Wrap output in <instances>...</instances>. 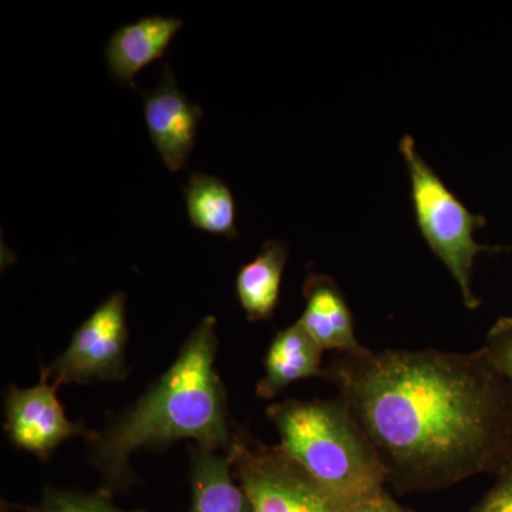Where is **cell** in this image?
<instances>
[{
  "mask_svg": "<svg viewBox=\"0 0 512 512\" xmlns=\"http://www.w3.org/2000/svg\"><path fill=\"white\" fill-rule=\"evenodd\" d=\"M268 416L281 450L340 503L353 507L386 491L382 461L340 397L286 400Z\"/></svg>",
  "mask_w": 512,
  "mask_h": 512,
  "instance_id": "obj_3",
  "label": "cell"
},
{
  "mask_svg": "<svg viewBox=\"0 0 512 512\" xmlns=\"http://www.w3.org/2000/svg\"><path fill=\"white\" fill-rule=\"evenodd\" d=\"M184 198L192 227L218 237H238L237 204L224 181L195 171L185 185Z\"/></svg>",
  "mask_w": 512,
  "mask_h": 512,
  "instance_id": "obj_14",
  "label": "cell"
},
{
  "mask_svg": "<svg viewBox=\"0 0 512 512\" xmlns=\"http://www.w3.org/2000/svg\"><path fill=\"white\" fill-rule=\"evenodd\" d=\"M229 456L254 512L349 511L279 446H266L237 431Z\"/></svg>",
  "mask_w": 512,
  "mask_h": 512,
  "instance_id": "obj_5",
  "label": "cell"
},
{
  "mask_svg": "<svg viewBox=\"0 0 512 512\" xmlns=\"http://www.w3.org/2000/svg\"><path fill=\"white\" fill-rule=\"evenodd\" d=\"M184 22L178 18L148 16L113 33L106 47V62L111 74L121 83L136 87L140 70L167 52Z\"/></svg>",
  "mask_w": 512,
  "mask_h": 512,
  "instance_id": "obj_9",
  "label": "cell"
},
{
  "mask_svg": "<svg viewBox=\"0 0 512 512\" xmlns=\"http://www.w3.org/2000/svg\"><path fill=\"white\" fill-rule=\"evenodd\" d=\"M412 183V198L417 225L431 251L446 265L456 279L463 303L468 309H477L480 299L473 288V269L477 255L487 251L478 244L476 231L485 220L457 200L439 175L424 161L410 136L399 144Z\"/></svg>",
  "mask_w": 512,
  "mask_h": 512,
  "instance_id": "obj_4",
  "label": "cell"
},
{
  "mask_svg": "<svg viewBox=\"0 0 512 512\" xmlns=\"http://www.w3.org/2000/svg\"><path fill=\"white\" fill-rule=\"evenodd\" d=\"M303 291L306 306L299 323L320 348L343 353L365 349L357 342L352 315L338 286L326 276L313 275Z\"/></svg>",
  "mask_w": 512,
  "mask_h": 512,
  "instance_id": "obj_10",
  "label": "cell"
},
{
  "mask_svg": "<svg viewBox=\"0 0 512 512\" xmlns=\"http://www.w3.org/2000/svg\"><path fill=\"white\" fill-rule=\"evenodd\" d=\"M190 483L191 512H254L244 488L235 483L229 453L192 448Z\"/></svg>",
  "mask_w": 512,
  "mask_h": 512,
  "instance_id": "obj_12",
  "label": "cell"
},
{
  "mask_svg": "<svg viewBox=\"0 0 512 512\" xmlns=\"http://www.w3.org/2000/svg\"><path fill=\"white\" fill-rule=\"evenodd\" d=\"M144 113L153 146L165 167L180 171L195 144L204 113L181 92L170 64L165 63L156 89L144 92Z\"/></svg>",
  "mask_w": 512,
  "mask_h": 512,
  "instance_id": "obj_8",
  "label": "cell"
},
{
  "mask_svg": "<svg viewBox=\"0 0 512 512\" xmlns=\"http://www.w3.org/2000/svg\"><path fill=\"white\" fill-rule=\"evenodd\" d=\"M57 387L43 373L40 382L29 389L10 387L6 399V431L16 447L46 457L70 437L92 436L82 424L67 419L57 399Z\"/></svg>",
  "mask_w": 512,
  "mask_h": 512,
  "instance_id": "obj_7",
  "label": "cell"
},
{
  "mask_svg": "<svg viewBox=\"0 0 512 512\" xmlns=\"http://www.w3.org/2000/svg\"><path fill=\"white\" fill-rule=\"evenodd\" d=\"M484 350L495 369L512 386V316L498 319L494 323L488 332Z\"/></svg>",
  "mask_w": 512,
  "mask_h": 512,
  "instance_id": "obj_16",
  "label": "cell"
},
{
  "mask_svg": "<svg viewBox=\"0 0 512 512\" xmlns=\"http://www.w3.org/2000/svg\"><path fill=\"white\" fill-rule=\"evenodd\" d=\"M215 326L212 316L202 319L156 384L106 429L89 437L92 461L107 494L130 485L128 463L140 448L195 440L208 450H231L237 431L231 427L227 394L215 369Z\"/></svg>",
  "mask_w": 512,
  "mask_h": 512,
  "instance_id": "obj_2",
  "label": "cell"
},
{
  "mask_svg": "<svg viewBox=\"0 0 512 512\" xmlns=\"http://www.w3.org/2000/svg\"><path fill=\"white\" fill-rule=\"evenodd\" d=\"M37 512H126L103 495H80L67 491L46 490Z\"/></svg>",
  "mask_w": 512,
  "mask_h": 512,
  "instance_id": "obj_15",
  "label": "cell"
},
{
  "mask_svg": "<svg viewBox=\"0 0 512 512\" xmlns=\"http://www.w3.org/2000/svg\"><path fill=\"white\" fill-rule=\"evenodd\" d=\"M328 372L399 494L497 476L512 460V386L484 348H365Z\"/></svg>",
  "mask_w": 512,
  "mask_h": 512,
  "instance_id": "obj_1",
  "label": "cell"
},
{
  "mask_svg": "<svg viewBox=\"0 0 512 512\" xmlns=\"http://www.w3.org/2000/svg\"><path fill=\"white\" fill-rule=\"evenodd\" d=\"M322 353L323 349L299 320L281 330L266 355L265 375L256 386V394L262 399H272L289 384L323 375Z\"/></svg>",
  "mask_w": 512,
  "mask_h": 512,
  "instance_id": "obj_11",
  "label": "cell"
},
{
  "mask_svg": "<svg viewBox=\"0 0 512 512\" xmlns=\"http://www.w3.org/2000/svg\"><path fill=\"white\" fill-rule=\"evenodd\" d=\"M126 295L106 299L74 333L69 348L42 370L53 383L119 382L127 376Z\"/></svg>",
  "mask_w": 512,
  "mask_h": 512,
  "instance_id": "obj_6",
  "label": "cell"
},
{
  "mask_svg": "<svg viewBox=\"0 0 512 512\" xmlns=\"http://www.w3.org/2000/svg\"><path fill=\"white\" fill-rule=\"evenodd\" d=\"M348 512H413L409 508L403 507L402 504L397 503L392 495L384 493L376 495V497L369 498V500L362 501V503L353 505L349 508Z\"/></svg>",
  "mask_w": 512,
  "mask_h": 512,
  "instance_id": "obj_18",
  "label": "cell"
},
{
  "mask_svg": "<svg viewBox=\"0 0 512 512\" xmlns=\"http://www.w3.org/2000/svg\"><path fill=\"white\" fill-rule=\"evenodd\" d=\"M470 512H512V460Z\"/></svg>",
  "mask_w": 512,
  "mask_h": 512,
  "instance_id": "obj_17",
  "label": "cell"
},
{
  "mask_svg": "<svg viewBox=\"0 0 512 512\" xmlns=\"http://www.w3.org/2000/svg\"><path fill=\"white\" fill-rule=\"evenodd\" d=\"M288 261L284 242L268 241L254 261L242 266L237 276V295L249 320L271 318L281 293Z\"/></svg>",
  "mask_w": 512,
  "mask_h": 512,
  "instance_id": "obj_13",
  "label": "cell"
}]
</instances>
